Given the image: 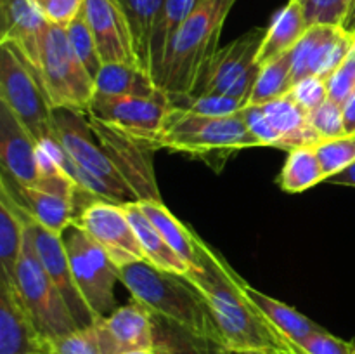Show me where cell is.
Returning a JSON list of instances; mask_svg holds the SVG:
<instances>
[{"mask_svg":"<svg viewBox=\"0 0 355 354\" xmlns=\"http://www.w3.org/2000/svg\"><path fill=\"white\" fill-rule=\"evenodd\" d=\"M196 250L198 266L191 267L186 278L207 301L224 346L238 354H293V342L246 297V281L231 264L198 235Z\"/></svg>","mask_w":355,"mask_h":354,"instance_id":"1","label":"cell"},{"mask_svg":"<svg viewBox=\"0 0 355 354\" xmlns=\"http://www.w3.org/2000/svg\"><path fill=\"white\" fill-rule=\"evenodd\" d=\"M118 278L132 298L146 305L151 314L222 342L207 301L186 276L139 260L118 267Z\"/></svg>","mask_w":355,"mask_h":354,"instance_id":"2","label":"cell"},{"mask_svg":"<svg viewBox=\"0 0 355 354\" xmlns=\"http://www.w3.org/2000/svg\"><path fill=\"white\" fill-rule=\"evenodd\" d=\"M238 0H200L173 38L163 66L162 89L172 96L193 94L218 49L222 28Z\"/></svg>","mask_w":355,"mask_h":354,"instance_id":"3","label":"cell"},{"mask_svg":"<svg viewBox=\"0 0 355 354\" xmlns=\"http://www.w3.org/2000/svg\"><path fill=\"white\" fill-rule=\"evenodd\" d=\"M155 144L158 149L193 156L222 155L262 146L246 127L241 111L229 117H205L173 106Z\"/></svg>","mask_w":355,"mask_h":354,"instance_id":"4","label":"cell"},{"mask_svg":"<svg viewBox=\"0 0 355 354\" xmlns=\"http://www.w3.org/2000/svg\"><path fill=\"white\" fill-rule=\"evenodd\" d=\"M14 283L35 325L38 326L45 339L55 340L78 330L64 297L51 280L47 269L38 257L26 214H24V243L19 260H17Z\"/></svg>","mask_w":355,"mask_h":354,"instance_id":"5","label":"cell"},{"mask_svg":"<svg viewBox=\"0 0 355 354\" xmlns=\"http://www.w3.org/2000/svg\"><path fill=\"white\" fill-rule=\"evenodd\" d=\"M38 78L54 110L89 111L96 96V82L73 52L66 28L49 26L42 45Z\"/></svg>","mask_w":355,"mask_h":354,"instance_id":"6","label":"cell"},{"mask_svg":"<svg viewBox=\"0 0 355 354\" xmlns=\"http://www.w3.org/2000/svg\"><path fill=\"white\" fill-rule=\"evenodd\" d=\"M0 103L12 111L38 144L58 137L54 108L40 78L10 44H0Z\"/></svg>","mask_w":355,"mask_h":354,"instance_id":"7","label":"cell"},{"mask_svg":"<svg viewBox=\"0 0 355 354\" xmlns=\"http://www.w3.org/2000/svg\"><path fill=\"white\" fill-rule=\"evenodd\" d=\"M69 266L80 294L96 318H106L114 311V285L120 281L118 267L103 246L94 242L76 222L61 235Z\"/></svg>","mask_w":355,"mask_h":354,"instance_id":"8","label":"cell"},{"mask_svg":"<svg viewBox=\"0 0 355 354\" xmlns=\"http://www.w3.org/2000/svg\"><path fill=\"white\" fill-rule=\"evenodd\" d=\"M266 30L253 28L236 40L229 42L222 49H217L201 78L194 89L198 94H222V96L239 97L248 101L260 66L257 65L260 44Z\"/></svg>","mask_w":355,"mask_h":354,"instance_id":"9","label":"cell"},{"mask_svg":"<svg viewBox=\"0 0 355 354\" xmlns=\"http://www.w3.org/2000/svg\"><path fill=\"white\" fill-rule=\"evenodd\" d=\"M87 117L94 134L97 135L104 151L121 174L135 201H162L155 177V167H153V153L156 151V146L148 139L120 130L113 125L96 120L90 115Z\"/></svg>","mask_w":355,"mask_h":354,"instance_id":"10","label":"cell"},{"mask_svg":"<svg viewBox=\"0 0 355 354\" xmlns=\"http://www.w3.org/2000/svg\"><path fill=\"white\" fill-rule=\"evenodd\" d=\"M75 222L94 242L103 246L116 267L148 260L132 228L125 205L94 198L78 212Z\"/></svg>","mask_w":355,"mask_h":354,"instance_id":"11","label":"cell"},{"mask_svg":"<svg viewBox=\"0 0 355 354\" xmlns=\"http://www.w3.org/2000/svg\"><path fill=\"white\" fill-rule=\"evenodd\" d=\"M170 108L172 104L168 96L134 97L96 92L87 115L132 135L148 139L155 144Z\"/></svg>","mask_w":355,"mask_h":354,"instance_id":"12","label":"cell"},{"mask_svg":"<svg viewBox=\"0 0 355 354\" xmlns=\"http://www.w3.org/2000/svg\"><path fill=\"white\" fill-rule=\"evenodd\" d=\"M54 127L58 141L82 169L113 186L130 191L121 174L118 172L107 153L104 151L97 135L94 134L87 113L71 110H54Z\"/></svg>","mask_w":355,"mask_h":354,"instance_id":"13","label":"cell"},{"mask_svg":"<svg viewBox=\"0 0 355 354\" xmlns=\"http://www.w3.org/2000/svg\"><path fill=\"white\" fill-rule=\"evenodd\" d=\"M355 35L338 24H314L291 51L293 83L305 76H321L328 80L347 59Z\"/></svg>","mask_w":355,"mask_h":354,"instance_id":"14","label":"cell"},{"mask_svg":"<svg viewBox=\"0 0 355 354\" xmlns=\"http://www.w3.org/2000/svg\"><path fill=\"white\" fill-rule=\"evenodd\" d=\"M82 12L103 65L127 62L139 66L130 23L116 0H85Z\"/></svg>","mask_w":355,"mask_h":354,"instance_id":"15","label":"cell"},{"mask_svg":"<svg viewBox=\"0 0 355 354\" xmlns=\"http://www.w3.org/2000/svg\"><path fill=\"white\" fill-rule=\"evenodd\" d=\"M24 214H26V212H24ZM26 221L31 229V235H33L35 248H37L38 257H40L45 269H47L51 280L54 281L58 290L61 292V295L64 297L66 304H68L69 311H71L78 328L92 326L99 318H96V314L90 311L85 298L82 297L78 287H76L61 235L49 231L44 226L37 224L28 214Z\"/></svg>","mask_w":355,"mask_h":354,"instance_id":"16","label":"cell"},{"mask_svg":"<svg viewBox=\"0 0 355 354\" xmlns=\"http://www.w3.org/2000/svg\"><path fill=\"white\" fill-rule=\"evenodd\" d=\"M0 354H51V340L35 325L16 283L3 276H0Z\"/></svg>","mask_w":355,"mask_h":354,"instance_id":"17","label":"cell"},{"mask_svg":"<svg viewBox=\"0 0 355 354\" xmlns=\"http://www.w3.org/2000/svg\"><path fill=\"white\" fill-rule=\"evenodd\" d=\"M0 163L2 176L21 186H35L42 176L40 148L12 111L0 103Z\"/></svg>","mask_w":355,"mask_h":354,"instance_id":"18","label":"cell"},{"mask_svg":"<svg viewBox=\"0 0 355 354\" xmlns=\"http://www.w3.org/2000/svg\"><path fill=\"white\" fill-rule=\"evenodd\" d=\"M96 326L103 340L104 354L153 349L155 344L151 311L135 298H132L130 304L116 307L106 318L97 319Z\"/></svg>","mask_w":355,"mask_h":354,"instance_id":"19","label":"cell"},{"mask_svg":"<svg viewBox=\"0 0 355 354\" xmlns=\"http://www.w3.org/2000/svg\"><path fill=\"white\" fill-rule=\"evenodd\" d=\"M2 7V40L17 49L38 76L40 54L49 23L33 0H0Z\"/></svg>","mask_w":355,"mask_h":354,"instance_id":"20","label":"cell"},{"mask_svg":"<svg viewBox=\"0 0 355 354\" xmlns=\"http://www.w3.org/2000/svg\"><path fill=\"white\" fill-rule=\"evenodd\" d=\"M276 135V148L291 151L302 146H315L321 142L318 132L309 121V113L291 97V94L260 104Z\"/></svg>","mask_w":355,"mask_h":354,"instance_id":"21","label":"cell"},{"mask_svg":"<svg viewBox=\"0 0 355 354\" xmlns=\"http://www.w3.org/2000/svg\"><path fill=\"white\" fill-rule=\"evenodd\" d=\"M307 30L309 23L305 19L302 2L300 0H290L286 6L281 7L274 14L269 28L266 30L259 54H257V65L263 66L293 51V47L300 42V38L304 37Z\"/></svg>","mask_w":355,"mask_h":354,"instance_id":"22","label":"cell"},{"mask_svg":"<svg viewBox=\"0 0 355 354\" xmlns=\"http://www.w3.org/2000/svg\"><path fill=\"white\" fill-rule=\"evenodd\" d=\"M200 0H163L149 42V71L158 85L162 83L163 66L170 45Z\"/></svg>","mask_w":355,"mask_h":354,"instance_id":"23","label":"cell"},{"mask_svg":"<svg viewBox=\"0 0 355 354\" xmlns=\"http://www.w3.org/2000/svg\"><path fill=\"white\" fill-rule=\"evenodd\" d=\"M125 210H127L132 228H134L135 235H137V239L141 243L142 250H144L148 262L158 267V269L186 276L189 273L191 266L165 242L162 233L155 228V224L141 210L139 201L125 203Z\"/></svg>","mask_w":355,"mask_h":354,"instance_id":"24","label":"cell"},{"mask_svg":"<svg viewBox=\"0 0 355 354\" xmlns=\"http://www.w3.org/2000/svg\"><path fill=\"white\" fill-rule=\"evenodd\" d=\"M96 92L106 96L163 97L168 96L146 69L127 62H111L96 76Z\"/></svg>","mask_w":355,"mask_h":354,"instance_id":"25","label":"cell"},{"mask_svg":"<svg viewBox=\"0 0 355 354\" xmlns=\"http://www.w3.org/2000/svg\"><path fill=\"white\" fill-rule=\"evenodd\" d=\"M24 243L23 208L6 184H0V276L14 281Z\"/></svg>","mask_w":355,"mask_h":354,"instance_id":"26","label":"cell"},{"mask_svg":"<svg viewBox=\"0 0 355 354\" xmlns=\"http://www.w3.org/2000/svg\"><path fill=\"white\" fill-rule=\"evenodd\" d=\"M156 354H238L218 340L198 335L170 319L153 314Z\"/></svg>","mask_w":355,"mask_h":354,"instance_id":"27","label":"cell"},{"mask_svg":"<svg viewBox=\"0 0 355 354\" xmlns=\"http://www.w3.org/2000/svg\"><path fill=\"white\" fill-rule=\"evenodd\" d=\"M246 297L257 305L260 312L286 337L291 342L298 344L300 340H304L305 337L312 335V333L322 332V326H319L318 323L312 321L311 318H307L305 314L298 312L297 309L291 307V305L284 304V302L277 301V298L270 297V295L263 294V292L257 290L255 287H252L250 283H245L243 287Z\"/></svg>","mask_w":355,"mask_h":354,"instance_id":"28","label":"cell"},{"mask_svg":"<svg viewBox=\"0 0 355 354\" xmlns=\"http://www.w3.org/2000/svg\"><path fill=\"white\" fill-rule=\"evenodd\" d=\"M139 207L144 212L146 217L155 224V228L162 233L165 242L189 264L191 267L198 266V250H196V233L189 226L182 224L166 205L156 200L139 201Z\"/></svg>","mask_w":355,"mask_h":354,"instance_id":"29","label":"cell"},{"mask_svg":"<svg viewBox=\"0 0 355 354\" xmlns=\"http://www.w3.org/2000/svg\"><path fill=\"white\" fill-rule=\"evenodd\" d=\"M322 180H326V176L315 153V146H302L288 151L279 176L281 189L291 194L304 193Z\"/></svg>","mask_w":355,"mask_h":354,"instance_id":"30","label":"cell"},{"mask_svg":"<svg viewBox=\"0 0 355 354\" xmlns=\"http://www.w3.org/2000/svg\"><path fill=\"white\" fill-rule=\"evenodd\" d=\"M116 2L120 3L128 23H130L139 66L151 75L149 71V42H151L153 26H155L156 16L162 9L163 0H116Z\"/></svg>","mask_w":355,"mask_h":354,"instance_id":"31","label":"cell"},{"mask_svg":"<svg viewBox=\"0 0 355 354\" xmlns=\"http://www.w3.org/2000/svg\"><path fill=\"white\" fill-rule=\"evenodd\" d=\"M293 87V71H291V52L260 66L253 89L248 96V106L266 104L269 101L290 94Z\"/></svg>","mask_w":355,"mask_h":354,"instance_id":"32","label":"cell"},{"mask_svg":"<svg viewBox=\"0 0 355 354\" xmlns=\"http://www.w3.org/2000/svg\"><path fill=\"white\" fill-rule=\"evenodd\" d=\"M170 104L189 113L205 115V117H229L236 115L248 106V101L239 97L222 96V94H186V96H172Z\"/></svg>","mask_w":355,"mask_h":354,"instance_id":"33","label":"cell"},{"mask_svg":"<svg viewBox=\"0 0 355 354\" xmlns=\"http://www.w3.org/2000/svg\"><path fill=\"white\" fill-rule=\"evenodd\" d=\"M315 153L321 162L326 180L355 163V134L322 139L315 144Z\"/></svg>","mask_w":355,"mask_h":354,"instance_id":"34","label":"cell"},{"mask_svg":"<svg viewBox=\"0 0 355 354\" xmlns=\"http://www.w3.org/2000/svg\"><path fill=\"white\" fill-rule=\"evenodd\" d=\"M66 35H68L69 45H71L76 58L82 61V65L85 66L89 75L96 80V76L99 75L101 68H103L104 65L103 61H101L96 40H94L92 31H90L85 17H83V12H80L78 16L66 26Z\"/></svg>","mask_w":355,"mask_h":354,"instance_id":"35","label":"cell"},{"mask_svg":"<svg viewBox=\"0 0 355 354\" xmlns=\"http://www.w3.org/2000/svg\"><path fill=\"white\" fill-rule=\"evenodd\" d=\"M51 354H104L103 340L96 323L51 340Z\"/></svg>","mask_w":355,"mask_h":354,"instance_id":"36","label":"cell"},{"mask_svg":"<svg viewBox=\"0 0 355 354\" xmlns=\"http://www.w3.org/2000/svg\"><path fill=\"white\" fill-rule=\"evenodd\" d=\"M309 121L321 139H333L347 134L343 106L333 99H326L321 106L309 111Z\"/></svg>","mask_w":355,"mask_h":354,"instance_id":"37","label":"cell"},{"mask_svg":"<svg viewBox=\"0 0 355 354\" xmlns=\"http://www.w3.org/2000/svg\"><path fill=\"white\" fill-rule=\"evenodd\" d=\"M309 26L338 24L342 26L352 0H300Z\"/></svg>","mask_w":355,"mask_h":354,"instance_id":"38","label":"cell"},{"mask_svg":"<svg viewBox=\"0 0 355 354\" xmlns=\"http://www.w3.org/2000/svg\"><path fill=\"white\" fill-rule=\"evenodd\" d=\"M291 97L304 108L305 111H312L321 106L328 97V80L321 76H305L297 80L290 90Z\"/></svg>","mask_w":355,"mask_h":354,"instance_id":"39","label":"cell"},{"mask_svg":"<svg viewBox=\"0 0 355 354\" xmlns=\"http://www.w3.org/2000/svg\"><path fill=\"white\" fill-rule=\"evenodd\" d=\"M297 346L305 354H354V340H343L326 330L305 337Z\"/></svg>","mask_w":355,"mask_h":354,"instance_id":"40","label":"cell"},{"mask_svg":"<svg viewBox=\"0 0 355 354\" xmlns=\"http://www.w3.org/2000/svg\"><path fill=\"white\" fill-rule=\"evenodd\" d=\"M355 90V58L347 56L345 61L328 78V97L338 104H345Z\"/></svg>","mask_w":355,"mask_h":354,"instance_id":"41","label":"cell"},{"mask_svg":"<svg viewBox=\"0 0 355 354\" xmlns=\"http://www.w3.org/2000/svg\"><path fill=\"white\" fill-rule=\"evenodd\" d=\"M326 183L336 184V186H352V187H355V163H352L349 169H345V170H342L340 174H336V176L329 177Z\"/></svg>","mask_w":355,"mask_h":354,"instance_id":"42","label":"cell"},{"mask_svg":"<svg viewBox=\"0 0 355 354\" xmlns=\"http://www.w3.org/2000/svg\"><path fill=\"white\" fill-rule=\"evenodd\" d=\"M343 118H345V132L347 134H355V90L343 104Z\"/></svg>","mask_w":355,"mask_h":354,"instance_id":"43","label":"cell"},{"mask_svg":"<svg viewBox=\"0 0 355 354\" xmlns=\"http://www.w3.org/2000/svg\"><path fill=\"white\" fill-rule=\"evenodd\" d=\"M342 28L345 31H349V33L355 35V0L350 2L349 10H347V14H345V19H343V23H342Z\"/></svg>","mask_w":355,"mask_h":354,"instance_id":"44","label":"cell"},{"mask_svg":"<svg viewBox=\"0 0 355 354\" xmlns=\"http://www.w3.org/2000/svg\"><path fill=\"white\" fill-rule=\"evenodd\" d=\"M123 354H156L155 349H139V351H128Z\"/></svg>","mask_w":355,"mask_h":354,"instance_id":"45","label":"cell"},{"mask_svg":"<svg viewBox=\"0 0 355 354\" xmlns=\"http://www.w3.org/2000/svg\"><path fill=\"white\" fill-rule=\"evenodd\" d=\"M293 346H295V353H293V354H305V353H304V351H302V349H300V347H298V346H297V344H293Z\"/></svg>","mask_w":355,"mask_h":354,"instance_id":"46","label":"cell"},{"mask_svg":"<svg viewBox=\"0 0 355 354\" xmlns=\"http://www.w3.org/2000/svg\"><path fill=\"white\" fill-rule=\"evenodd\" d=\"M350 54H352V56H354V58H355V38H354V44H352V49H350Z\"/></svg>","mask_w":355,"mask_h":354,"instance_id":"47","label":"cell"},{"mask_svg":"<svg viewBox=\"0 0 355 354\" xmlns=\"http://www.w3.org/2000/svg\"><path fill=\"white\" fill-rule=\"evenodd\" d=\"M246 354H267V353H246Z\"/></svg>","mask_w":355,"mask_h":354,"instance_id":"48","label":"cell"},{"mask_svg":"<svg viewBox=\"0 0 355 354\" xmlns=\"http://www.w3.org/2000/svg\"><path fill=\"white\" fill-rule=\"evenodd\" d=\"M354 354H355V340H354Z\"/></svg>","mask_w":355,"mask_h":354,"instance_id":"49","label":"cell"}]
</instances>
